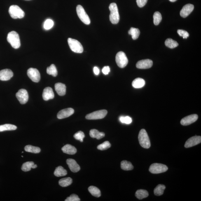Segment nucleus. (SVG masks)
I'll return each mask as SVG.
<instances>
[{
	"instance_id": "48",
	"label": "nucleus",
	"mask_w": 201,
	"mask_h": 201,
	"mask_svg": "<svg viewBox=\"0 0 201 201\" xmlns=\"http://www.w3.org/2000/svg\"><path fill=\"white\" fill-rule=\"evenodd\" d=\"M26 1H29V0H26Z\"/></svg>"
},
{
	"instance_id": "35",
	"label": "nucleus",
	"mask_w": 201,
	"mask_h": 201,
	"mask_svg": "<svg viewBox=\"0 0 201 201\" xmlns=\"http://www.w3.org/2000/svg\"><path fill=\"white\" fill-rule=\"evenodd\" d=\"M153 18L154 24L155 25H158L162 20L161 14L160 12L157 11L155 12L153 15Z\"/></svg>"
},
{
	"instance_id": "16",
	"label": "nucleus",
	"mask_w": 201,
	"mask_h": 201,
	"mask_svg": "<svg viewBox=\"0 0 201 201\" xmlns=\"http://www.w3.org/2000/svg\"><path fill=\"white\" fill-rule=\"evenodd\" d=\"M14 73L11 70L5 69L0 71V80L7 81L13 77Z\"/></svg>"
},
{
	"instance_id": "4",
	"label": "nucleus",
	"mask_w": 201,
	"mask_h": 201,
	"mask_svg": "<svg viewBox=\"0 0 201 201\" xmlns=\"http://www.w3.org/2000/svg\"><path fill=\"white\" fill-rule=\"evenodd\" d=\"M10 17L14 19L22 18L25 16V13L20 7L16 5H11L9 10Z\"/></svg>"
},
{
	"instance_id": "25",
	"label": "nucleus",
	"mask_w": 201,
	"mask_h": 201,
	"mask_svg": "<svg viewBox=\"0 0 201 201\" xmlns=\"http://www.w3.org/2000/svg\"><path fill=\"white\" fill-rule=\"evenodd\" d=\"M121 167L122 169L125 171L132 170L134 168L133 165L130 162L125 160L122 161Z\"/></svg>"
},
{
	"instance_id": "37",
	"label": "nucleus",
	"mask_w": 201,
	"mask_h": 201,
	"mask_svg": "<svg viewBox=\"0 0 201 201\" xmlns=\"http://www.w3.org/2000/svg\"><path fill=\"white\" fill-rule=\"evenodd\" d=\"M111 145L109 141H106L97 146V149L101 151H104L111 147Z\"/></svg>"
},
{
	"instance_id": "28",
	"label": "nucleus",
	"mask_w": 201,
	"mask_h": 201,
	"mask_svg": "<svg viewBox=\"0 0 201 201\" xmlns=\"http://www.w3.org/2000/svg\"><path fill=\"white\" fill-rule=\"evenodd\" d=\"M17 129L16 126L11 125V124H7L0 125V132L5 131L14 130H16Z\"/></svg>"
},
{
	"instance_id": "3",
	"label": "nucleus",
	"mask_w": 201,
	"mask_h": 201,
	"mask_svg": "<svg viewBox=\"0 0 201 201\" xmlns=\"http://www.w3.org/2000/svg\"><path fill=\"white\" fill-rule=\"evenodd\" d=\"M139 141L142 147L148 149L151 147L149 137L147 133L144 129H142L140 131L138 135Z\"/></svg>"
},
{
	"instance_id": "36",
	"label": "nucleus",
	"mask_w": 201,
	"mask_h": 201,
	"mask_svg": "<svg viewBox=\"0 0 201 201\" xmlns=\"http://www.w3.org/2000/svg\"><path fill=\"white\" fill-rule=\"evenodd\" d=\"M34 164V162L32 161L27 162L23 164L21 169L24 172H27L31 170L32 166Z\"/></svg>"
},
{
	"instance_id": "13",
	"label": "nucleus",
	"mask_w": 201,
	"mask_h": 201,
	"mask_svg": "<svg viewBox=\"0 0 201 201\" xmlns=\"http://www.w3.org/2000/svg\"><path fill=\"white\" fill-rule=\"evenodd\" d=\"M198 118V116L197 114L190 115L182 119L180 123L181 125L183 126H188L195 123Z\"/></svg>"
},
{
	"instance_id": "29",
	"label": "nucleus",
	"mask_w": 201,
	"mask_h": 201,
	"mask_svg": "<svg viewBox=\"0 0 201 201\" xmlns=\"http://www.w3.org/2000/svg\"><path fill=\"white\" fill-rule=\"evenodd\" d=\"M88 191L94 197H99L101 196L100 190L97 187L94 186H90L88 188Z\"/></svg>"
},
{
	"instance_id": "26",
	"label": "nucleus",
	"mask_w": 201,
	"mask_h": 201,
	"mask_svg": "<svg viewBox=\"0 0 201 201\" xmlns=\"http://www.w3.org/2000/svg\"><path fill=\"white\" fill-rule=\"evenodd\" d=\"M148 192L146 190L141 189L137 190L136 192L135 196L139 200L146 198L148 196Z\"/></svg>"
},
{
	"instance_id": "40",
	"label": "nucleus",
	"mask_w": 201,
	"mask_h": 201,
	"mask_svg": "<svg viewBox=\"0 0 201 201\" xmlns=\"http://www.w3.org/2000/svg\"><path fill=\"white\" fill-rule=\"evenodd\" d=\"M119 120L122 123L126 124H130L132 123V119L129 116H120Z\"/></svg>"
},
{
	"instance_id": "47",
	"label": "nucleus",
	"mask_w": 201,
	"mask_h": 201,
	"mask_svg": "<svg viewBox=\"0 0 201 201\" xmlns=\"http://www.w3.org/2000/svg\"><path fill=\"white\" fill-rule=\"evenodd\" d=\"M169 1L171 2H175L177 0H169Z\"/></svg>"
},
{
	"instance_id": "27",
	"label": "nucleus",
	"mask_w": 201,
	"mask_h": 201,
	"mask_svg": "<svg viewBox=\"0 0 201 201\" xmlns=\"http://www.w3.org/2000/svg\"><path fill=\"white\" fill-rule=\"evenodd\" d=\"M128 33L129 35L132 36L133 39L136 40L138 38L140 34V31L139 29L132 27L129 31Z\"/></svg>"
},
{
	"instance_id": "18",
	"label": "nucleus",
	"mask_w": 201,
	"mask_h": 201,
	"mask_svg": "<svg viewBox=\"0 0 201 201\" xmlns=\"http://www.w3.org/2000/svg\"><path fill=\"white\" fill-rule=\"evenodd\" d=\"M68 166L70 170L73 172H77L80 169V166L77 163L75 160L72 159H68L66 160Z\"/></svg>"
},
{
	"instance_id": "14",
	"label": "nucleus",
	"mask_w": 201,
	"mask_h": 201,
	"mask_svg": "<svg viewBox=\"0 0 201 201\" xmlns=\"http://www.w3.org/2000/svg\"><path fill=\"white\" fill-rule=\"evenodd\" d=\"M153 65V61L149 59L139 61L136 64V67L140 69H149L152 67Z\"/></svg>"
},
{
	"instance_id": "42",
	"label": "nucleus",
	"mask_w": 201,
	"mask_h": 201,
	"mask_svg": "<svg viewBox=\"0 0 201 201\" xmlns=\"http://www.w3.org/2000/svg\"><path fill=\"white\" fill-rule=\"evenodd\" d=\"M80 200V199L78 195L74 194H72L70 196L67 197V198L65 200V201H79Z\"/></svg>"
},
{
	"instance_id": "6",
	"label": "nucleus",
	"mask_w": 201,
	"mask_h": 201,
	"mask_svg": "<svg viewBox=\"0 0 201 201\" xmlns=\"http://www.w3.org/2000/svg\"><path fill=\"white\" fill-rule=\"evenodd\" d=\"M77 14L80 20L86 25H89L91 21L88 15L86 13L83 7L80 5H78L76 7Z\"/></svg>"
},
{
	"instance_id": "45",
	"label": "nucleus",
	"mask_w": 201,
	"mask_h": 201,
	"mask_svg": "<svg viewBox=\"0 0 201 201\" xmlns=\"http://www.w3.org/2000/svg\"><path fill=\"white\" fill-rule=\"evenodd\" d=\"M94 72L95 74L98 75L99 73V70L98 68L95 67L94 68Z\"/></svg>"
},
{
	"instance_id": "20",
	"label": "nucleus",
	"mask_w": 201,
	"mask_h": 201,
	"mask_svg": "<svg viewBox=\"0 0 201 201\" xmlns=\"http://www.w3.org/2000/svg\"><path fill=\"white\" fill-rule=\"evenodd\" d=\"M55 89L59 95L62 96L65 95L66 93V86L65 84L61 83L55 84Z\"/></svg>"
},
{
	"instance_id": "1",
	"label": "nucleus",
	"mask_w": 201,
	"mask_h": 201,
	"mask_svg": "<svg viewBox=\"0 0 201 201\" xmlns=\"http://www.w3.org/2000/svg\"><path fill=\"white\" fill-rule=\"evenodd\" d=\"M109 9L110 11V21L113 24H118L120 20V15L117 4L115 3H111L110 5Z\"/></svg>"
},
{
	"instance_id": "8",
	"label": "nucleus",
	"mask_w": 201,
	"mask_h": 201,
	"mask_svg": "<svg viewBox=\"0 0 201 201\" xmlns=\"http://www.w3.org/2000/svg\"><path fill=\"white\" fill-rule=\"evenodd\" d=\"M168 168L165 165L162 164L154 163L150 166L149 171L152 173L158 174L166 172Z\"/></svg>"
},
{
	"instance_id": "31",
	"label": "nucleus",
	"mask_w": 201,
	"mask_h": 201,
	"mask_svg": "<svg viewBox=\"0 0 201 201\" xmlns=\"http://www.w3.org/2000/svg\"><path fill=\"white\" fill-rule=\"evenodd\" d=\"M166 187L164 185L162 184H159L154 190V193L155 195L157 196H160L163 195L164 190Z\"/></svg>"
},
{
	"instance_id": "7",
	"label": "nucleus",
	"mask_w": 201,
	"mask_h": 201,
	"mask_svg": "<svg viewBox=\"0 0 201 201\" xmlns=\"http://www.w3.org/2000/svg\"><path fill=\"white\" fill-rule=\"evenodd\" d=\"M116 61L117 65L120 68H124L127 65L128 60L126 56L123 52H118L116 57Z\"/></svg>"
},
{
	"instance_id": "11",
	"label": "nucleus",
	"mask_w": 201,
	"mask_h": 201,
	"mask_svg": "<svg viewBox=\"0 0 201 201\" xmlns=\"http://www.w3.org/2000/svg\"><path fill=\"white\" fill-rule=\"evenodd\" d=\"M16 96L21 104H26L29 100V94L27 91L25 89H22L19 90L16 94Z\"/></svg>"
},
{
	"instance_id": "34",
	"label": "nucleus",
	"mask_w": 201,
	"mask_h": 201,
	"mask_svg": "<svg viewBox=\"0 0 201 201\" xmlns=\"http://www.w3.org/2000/svg\"><path fill=\"white\" fill-rule=\"evenodd\" d=\"M47 72L48 74L54 77L57 76L58 72L56 66L54 64H52L49 67H48L47 69Z\"/></svg>"
},
{
	"instance_id": "32",
	"label": "nucleus",
	"mask_w": 201,
	"mask_h": 201,
	"mask_svg": "<svg viewBox=\"0 0 201 201\" xmlns=\"http://www.w3.org/2000/svg\"><path fill=\"white\" fill-rule=\"evenodd\" d=\"M24 149L26 152L34 153H39L41 151V149L39 147L30 145L25 146Z\"/></svg>"
},
{
	"instance_id": "22",
	"label": "nucleus",
	"mask_w": 201,
	"mask_h": 201,
	"mask_svg": "<svg viewBox=\"0 0 201 201\" xmlns=\"http://www.w3.org/2000/svg\"><path fill=\"white\" fill-rule=\"evenodd\" d=\"M145 84V80L141 78H137L133 80L132 83V86L135 88H142Z\"/></svg>"
},
{
	"instance_id": "17",
	"label": "nucleus",
	"mask_w": 201,
	"mask_h": 201,
	"mask_svg": "<svg viewBox=\"0 0 201 201\" xmlns=\"http://www.w3.org/2000/svg\"><path fill=\"white\" fill-rule=\"evenodd\" d=\"M194 9V6L191 4H187L185 5L181 10L180 13L181 17L183 18H186L188 17L191 12L193 11Z\"/></svg>"
},
{
	"instance_id": "24",
	"label": "nucleus",
	"mask_w": 201,
	"mask_h": 201,
	"mask_svg": "<svg viewBox=\"0 0 201 201\" xmlns=\"http://www.w3.org/2000/svg\"><path fill=\"white\" fill-rule=\"evenodd\" d=\"M67 174V171L62 166L56 168L54 172V175L57 177L65 176Z\"/></svg>"
},
{
	"instance_id": "38",
	"label": "nucleus",
	"mask_w": 201,
	"mask_h": 201,
	"mask_svg": "<svg viewBox=\"0 0 201 201\" xmlns=\"http://www.w3.org/2000/svg\"><path fill=\"white\" fill-rule=\"evenodd\" d=\"M54 25L53 21L51 19H48L45 21L44 24V28L46 30H48L51 29Z\"/></svg>"
},
{
	"instance_id": "33",
	"label": "nucleus",
	"mask_w": 201,
	"mask_h": 201,
	"mask_svg": "<svg viewBox=\"0 0 201 201\" xmlns=\"http://www.w3.org/2000/svg\"><path fill=\"white\" fill-rule=\"evenodd\" d=\"M165 45L166 46L170 48H174L179 45V43L171 38H168L165 40Z\"/></svg>"
},
{
	"instance_id": "9",
	"label": "nucleus",
	"mask_w": 201,
	"mask_h": 201,
	"mask_svg": "<svg viewBox=\"0 0 201 201\" xmlns=\"http://www.w3.org/2000/svg\"><path fill=\"white\" fill-rule=\"evenodd\" d=\"M107 114V111L106 110H100L89 114L86 116L85 118L88 120L101 119L104 118Z\"/></svg>"
},
{
	"instance_id": "30",
	"label": "nucleus",
	"mask_w": 201,
	"mask_h": 201,
	"mask_svg": "<svg viewBox=\"0 0 201 201\" xmlns=\"http://www.w3.org/2000/svg\"><path fill=\"white\" fill-rule=\"evenodd\" d=\"M72 183V179L70 177L64 178L59 181V184L62 187H66L70 186Z\"/></svg>"
},
{
	"instance_id": "41",
	"label": "nucleus",
	"mask_w": 201,
	"mask_h": 201,
	"mask_svg": "<svg viewBox=\"0 0 201 201\" xmlns=\"http://www.w3.org/2000/svg\"><path fill=\"white\" fill-rule=\"evenodd\" d=\"M177 33L180 36L182 37L184 39V38L186 39L189 36V33L187 31L183 29H178Z\"/></svg>"
},
{
	"instance_id": "12",
	"label": "nucleus",
	"mask_w": 201,
	"mask_h": 201,
	"mask_svg": "<svg viewBox=\"0 0 201 201\" xmlns=\"http://www.w3.org/2000/svg\"><path fill=\"white\" fill-rule=\"evenodd\" d=\"M201 142L200 136H195L190 137L186 141L184 145L185 148H189L200 144Z\"/></svg>"
},
{
	"instance_id": "5",
	"label": "nucleus",
	"mask_w": 201,
	"mask_h": 201,
	"mask_svg": "<svg viewBox=\"0 0 201 201\" xmlns=\"http://www.w3.org/2000/svg\"><path fill=\"white\" fill-rule=\"evenodd\" d=\"M68 41L70 48L73 52L78 53H83V45L77 40L69 38Z\"/></svg>"
},
{
	"instance_id": "39",
	"label": "nucleus",
	"mask_w": 201,
	"mask_h": 201,
	"mask_svg": "<svg viewBox=\"0 0 201 201\" xmlns=\"http://www.w3.org/2000/svg\"><path fill=\"white\" fill-rule=\"evenodd\" d=\"M73 136L77 140L79 141L80 142H82L83 141V139L85 137V135L83 132L79 131L75 134Z\"/></svg>"
},
{
	"instance_id": "21",
	"label": "nucleus",
	"mask_w": 201,
	"mask_h": 201,
	"mask_svg": "<svg viewBox=\"0 0 201 201\" xmlns=\"http://www.w3.org/2000/svg\"><path fill=\"white\" fill-rule=\"evenodd\" d=\"M62 150L64 153L69 155H74L77 152L76 149L74 146L69 144L65 145L63 147Z\"/></svg>"
},
{
	"instance_id": "10",
	"label": "nucleus",
	"mask_w": 201,
	"mask_h": 201,
	"mask_svg": "<svg viewBox=\"0 0 201 201\" xmlns=\"http://www.w3.org/2000/svg\"><path fill=\"white\" fill-rule=\"evenodd\" d=\"M27 75L29 78L35 83L40 81L41 76L39 71L36 68H30L27 71Z\"/></svg>"
},
{
	"instance_id": "15",
	"label": "nucleus",
	"mask_w": 201,
	"mask_h": 201,
	"mask_svg": "<svg viewBox=\"0 0 201 201\" xmlns=\"http://www.w3.org/2000/svg\"><path fill=\"white\" fill-rule=\"evenodd\" d=\"M74 113V110L72 108H67L61 110L57 114V118L59 119L67 118L72 115Z\"/></svg>"
},
{
	"instance_id": "2",
	"label": "nucleus",
	"mask_w": 201,
	"mask_h": 201,
	"mask_svg": "<svg viewBox=\"0 0 201 201\" xmlns=\"http://www.w3.org/2000/svg\"><path fill=\"white\" fill-rule=\"evenodd\" d=\"M7 39L13 48H18L20 47L21 43L18 33L15 31H12L8 33Z\"/></svg>"
},
{
	"instance_id": "43",
	"label": "nucleus",
	"mask_w": 201,
	"mask_h": 201,
	"mask_svg": "<svg viewBox=\"0 0 201 201\" xmlns=\"http://www.w3.org/2000/svg\"><path fill=\"white\" fill-rule=\"evenodd\" d=\"M148 0H136L138 6L140 8L143 7L146 4Z\"/></svg>"
},
{
	"instance_id": "44",
	"label": "nucleus",
	"mask_w": 201,
	"mask_h": 201,
	"mask_svg": "<svg viewBox=\"0 0 201 201\" xmlns=\"http://www.w3.org/2000/svg\"><path fill=\"white\" fill-rule=\"evenodd\" d=\"M102 72L104 75H108L110 72V68L109 66H106L103 68Z\"/></svg>"
},
{
	"instance_id": "19",
	"label": "nucleus",
	"mask_w": 201,
	"mask_h": 201,
	"mask_svg": "<svg viewBox=\"0 0 201 201\" xmlns=\"http://www.w3.org/2000/svg\"><path fill=\"white\" fill-rule=\"evenodd\" d=\"M55 97L53 90L50 87L45 88L43 90V98L44 100L48 101L49 99H53Z\"/></svg>"
},
{
	"instance_id": "23",
	"label": "nucleus",
	"mask_w": 201,
	"mask_h": 201,
	"mask_svg": "<svg viewBox=\"0 0 201 201\" xmlns=\"http://www.w3.org/2000/svg\"><path fill=\"white\" fill-rule=\"evenodd\" d=\"M90 135L91 137L97 139H100L105 136V134L103 132H100L96 129H92L90 131Z\"/></svg>"
},
{
	"instance_id": "46",
	"label": "nucleus",
	"mask_w": 201,
	"mask_h": 201,
	"mask_svg": "<svg viewBox=\"0 0 201 201\" xmlns=\"http://www.w3.org/2000/svg\"><path fill=\"white\" fill-rule=\"evenodd\" d=\"M37 167V165H36V164H34V165H33L32 166V168L33 169L36 168Z\"/></svg>"
}]
</instances>
